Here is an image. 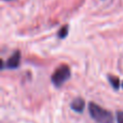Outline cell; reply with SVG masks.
<instances>
[{
  "label": "cell",
  "mask_w": 123,
  "mask_h": 123,
  "mask_svg": "<svg viewBox=\"0 0 123 123\" xmlns=\"http://www.w3.org/2000/svg\"><path fill=\"white\" fill-rule=\"evenodd\" d=\"M89 112L97 123H113V117L110 111L102 108L95 103L89 104Z\"/></svg>",
  "instance_id": "1"
},
{
  "label": "cell",
  "mask_w": 123,
  "mask_h": 123,
  "mask_svg": "<svg viewBox=\"0 0 123 123\" xmlns=\"http://www.w3.org/2000/svg\"><path fill=\"white\" fill-rule=\"evenodd\" d=\"M70 107H71V109L74 111H76V112H82V111L84 110L85 102L82 98H74L71 102V104H70Z\"/></svg>",
  "instance_id": "4"
},
{
  "label": "cell",
  "mask_w": 123,
  "mask_h": 123,
  "mask_svg": "<svg viewBox=\"0 0 123 123\" xmlns=\"http://www.w3.org/2000/svg\"><path fill=\"white\" fill-rule=\"evenodd\" d=\"M70 78V69L68 66L62 65L57 69L54 71V74H52L51 80L55 86H62L68 79Z\"/></svg>",
  "instance_id": "2"
},
{
  "label": "cell",
  "mask_w": 123,
  "mask_h": 123,
  "mask_svg": "<svg viewBox=\"0 0 123 123\" xmlns=\"http://www.w3.org/2000/svg\"><path fill=\"white\" fill-rule=\"evenodd\" d=\"M108 79H109V82H110L111 86H112L113 89H115V90L119 89L121 82H120V80H119V78H118V77H116V76H109Z\"/></svg>",
  "instance_id": "5"
},
{
  "label": "cell",
  "mask_w": 123,
  "mask_h": 123,
  "mask_svg": "<svg viewBox=\"0 0 123 123\" xmlns=\"http://www.w3.org/2000/svg\"><path fill=\"white\" fill-rule=\"evenodd\" d=\"M19 63H21V52L19 51H16L12 54L10 58L6 61V68L9 69H15L19 66Z\"/></svg>",
  "instance_id": "3"
},
{
  "label": "cell",
  "mask_w": 123,
  "mask_h": 123,
  "mask_svg": "<svg viewBox=\"0 0 123 123\" xmlns=\"http://www.w3.org/2000/svg\"><path fill=\"white\" fill-rule=\"evenodd\" d=\"M67 35H68V26L65 25V26H63L60 29V31H58V38L64 39L67 37Z\"/></svg>",
  "instance_id": "6"
},
{
  "label": "cell",
  "mask_w": 123,
  "mask_h": 123,
  "mask_svg": "<svg viewBox=\"0 0 123 123\" xmlns=\"http://www.w3.org/2000/svg\"><path fill=\"white\" fill-rule=\"evenodd\" d=\"M122 87H123V82H122Z\"/></svg>",
  "instance_id": "8"
},
{
  "label": "cell",
  "mask_w": 123,
  "mask_h": 123,
  "mask_svg": "<svg viewBox=\"0 0 123 123\" xmlns=\"http://www.w3.org/2000/svg\"><path fill=\"white\" fill-rule=\"evenodd\" d=\"M117 121L118 123H123V111H118L117 112Z\"/></svg>",
  "instance_id": "7"
}]
</instances>
